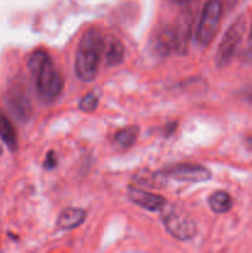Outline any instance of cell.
Segmentation results:
<instances>
[{
    "instance_id": "obj_1",
    "label": "cell",
    "mask_w": 252,
    "mask_h": 253,
    "mask_svg": "<svg viewBox=\"0 0 252 253\" xmlns=\"http://www.w3.org/2000/svg\"><path fill=\"white\" fill-rule=\"evenodd\" d=\"M35 79L37 94L44 103H52L61 95L64 82L53 62L43 49H37L27 62Z\"/></svg>"
},
{
    "instance_id": "obj_2",
    "label": "cell",
    "mask_w": 252,
    "mask_h": 253,
    "mask_svg": "<svg viewBox=\"0 0 252 253\" xmlns=\"http://www.w3.org/2000/svg\"><path fill=\"white\" fill-rule=\"evenodd\" d=\"M105 39L96 29H89L84 32L76 52L74 71L82 82L95 79L99 69L101 54L104 53Z\"/></svg>"
},
{
    "instance_id": "obj_3",
    "label": "cell",
    "mask_w": 252,
    "mask_h": 253,
    "mask_svg": "<svg viewBox=\"0 0 252 253\" xmlns=\"http://www.w3.org/2000/svg\"><path fill=\"white\" fill-rule=\"evenodd\" d=\"M162 220L168 234L179 241H187L195 236L197 225L194 220L178 208L165 204L162 208Z\"/></svg>"
},
{
    "instance_id": "obj_4",
    "label": "cell",
    "mask_w": 252,
    "mask_h": 253,
    "mask_svg": "<svg viewBox=\"0 0 252 253\" xmlns=\"http://www.w3.org/2000/svg\"><path fill=\"white\" fill-rule=\"evenodd\" d=\"M246 31V20L244 16H240L236 21L231 24V26L226 30L224 37L220 41L217 51L215 53V64L219 68L229 66L230 62L234 58L237 48L241 44Z\"/></svg>"
},
{
    "instance_id": "obj_5",
    "label": "cell",
    "mask_w": 252,
    "mask_h": 253,
    "mask_svg": "<svg viewBox=\"0 0 252 253\" xmlns=\"http://www.w3.org/2000/svg\"><path fill=\"white\" fill-rule=\"evenodd\" d=\"M224 4L221 0H209L204 5L197 30V40L202 46L207 47L214 40L219 30Z\"/></svg>"
},
{
    "instance_id": "obj_6",
    "label": "cell",
    "mask_w": 252,
    "mask_h": 253,
    "mask_svg": "<svg viewBox=\"0 0 252 253\" xmlns=\"http://www.w3.org/2000/svg\"><path fill=\"white\" fill-rule=\"evenodd\" d=\"M162 175L178 182L200 183L211 179V172L207 167L193 163H180L163 169Z\"/></svg>"
},
{
    "instance_id": "obj_7",
    "label": "cell",
    "mask_w": 252,
    "mask_h": 253,
    "mask_svg": "<svg viewBox=\"0 0 252 253\" xmlns=\"http://www.w3.org/2000/svg\"><path fill=\"white\" fill-rule=\"evenodd\" d=\"M128 199L136 204L137 207L142 208V209L148 210V211H158L162 210L165 207L166 199L158 194H153V193L146 192V190L138 189V188H128Z\"/></svg>"
},
{
    "instance_id": "obj_8",
    "label": "cell",
    "mask_w": 252,
    "mask_h": 253,
    "mask_svg": "<svg viewBox=\"0 0 252 253\" xmlns=\"http://www.w3.org/2000/svg\"><path fill=\"white\" fill-rule=\"evenodd\" d=\"M192 17L184 16L180 20L175 21L172 26L173 39H174V52L183 54L187 52L188 41L190 39V31H192Z\"/></svg>"
},
{
    "instance_id": "obj_9",
    "label": "cell",
    "mask_w": 252,
    "mask_h": 253,
    "mask_svg": "<svg viewBox=\"0 0 252 253\" xmlns=\"http://www.w3.org/2000/svg\"><path fill=\"white\" fill-rule=\"evenodd\" d=\"M6 103L9 105L10 111L20 120H26L31 113V105H30L29 98H26L25 93L20 89L11 91L7 95Z\"/></svg>"
},
{
    "instance_id": "obj_10",
    "label": "cell",
    "mask_w": 252,
    "mask_h": 253,
    "mask_svg": "<svg viewBox=\"0 0 252 253\" xmlns=\"http://www.w3.org/2000/svg\"><path fill=\"white\" fill-rule=\"evenodd\" d=\"M85 219V210L81 209V208L71 207L62 210V211L59 212L56 224L61 230H72L81 226Z\"/></svg>"
},
{
    "instance_id": "obj_11",
    "label": "cell",
    "mask_w": 252,
    "mask_h": 253,
    "mask_svg": "<svg viewBox=\"0 0 252 253\" xmlns=\"http://www.w3.org/2000/svg\"><path fill=\"white\" fill-rule=\"evenodd\" d=\"M104 54L109 67L119 66L125 57V47L120 40L110 37L104 41Z\"/></svg>"
},
{
    "instance_id": "obj_12",
    "label": "cell",
    "mask_w": 252,
    "mask_h": 253,
    "mask_svg": "<svg viewBox=\"0 0 252 253\" xmlns=\"http://www.w3.org/2000/svg\"><path fill=\"white\" fill-rule=\"evenodd\" d=\"M0 138L10 151L17 150V132L10 119L0 110Z\"/></svg>"
},
{
    "instance_id": "obj_13",
    "label": "cell",
    "mask_w": 252,
    "mask_h": 253,
    "mask_svg": "<svg viewBox=\"0 0 252 253\" xmlns=\"http://www.w3.org/2000/svg\"><path fill=\"white\" fill-rule=\"evenodd\" d=\"M209 207L215 214H225V212L230 211L232 209V198L229 193L224 192V190H217V192L212 193L209 197Z\"/></svg>"
},
{
    "instance_id": "obj_14",
    "label": "cell",
    "mask_w": 252,
    "mask_h": 253,
    "mask_svg": "<svg viewBox=\"0 0 252 253\" xmlns=\"http://www.w3.org/2000/svg\"><path fill=\"white\" fill-rule=\"evenodd\" d=\"M138 132H140L138 126H128V127L118 131L114 136V140H115V143L119 147L123 148V150H127L136 142L138 137Z\"/></svg>"
},
{
    "instance_id": "obj_15",
    "label": "cell",
    "mask_w": 252,
    "mask_h": 253,
    "mask_svg": "<svg viewBox=\"0 0 252 253\" xmlns=\"http://www.w3.org/2000/svg\"><path fill=\"white\" fill-rule=\"evenodd\" d=\"M99 104V95L96 93H88L79 101V109L84 113H93Z\"/></svg>"
},
{
    "instance_id": "obj_16",
    "label": "cell",
    "mask_w": 252,
    "mask_h": 253,
    "mask_svg": "<svg viewBox=\"0 0 252 253\" xmlns=\"http://www.w3.org/2000/svg\"><path fill=\"white\" fill-rule=\"evenodd\" d=\"M241 62L244 64H247V66H252V44L242 52Z\"/></svg>"
},
{
    "instance_id": "obj_17",
    "label": "cell",
    "mask_w": 252,
    "mask_h": 253,
    "mask_svg": "<svg viewBox=\"0 0 252 253\" xmlns=\"http://www.w3.org/2000/svg\"><path fill=\"white\" fill-rule=\"evenodd\" d=\"M44 168H47V169H51V168L56 167L57 165V158L56 156H54L53 152H49L48 155L46 156V161H44Z\"/></svg>"
},
{
    "instance_id": "obj_18",
    "label": "cell",
    "mask_w": 252,
    "mask_h": 253,
    "mask_svg": "<svg viewBox=\"0 0 252 253\" xmlns=\"http://www.w3.org/2000/svg\"><path fill=\"white\" fill-rule=\"evenodd\" d=\"M170 1L175 2V4H188V2L194 1V0H170Z\"/></svg>"
},
{
    "instance_id": "obj_19",
    "label": "cell",
    "mask_w": 252,
    "mask_h": 253,
    "mask_svg": "<svg viewBox=\"0 0 252 253\" xmlns=\"http://www.w3.org/2000/svg\"><path fill=\"white\" fill-rule=\"evenodd\" d=\"M247 145H249V147L252 150V136L249 138V140H247Z\"/></svg>"
},
{
    "instance_id": "obj_20",
    "label": "cell",
    "mask_w": 252,
    "mask_h": 253,
    "mask_svg": "<svg viewBox=\"0 0 252 253\" xmlns=\"http://www.w3.org/2000/svg\"><path fill=\"white\" fill-rule=\"evenodd\" d=\"M229 1V4H235V2L237 1V0H227Z\"/></svg>"
},
{
    "instance_id": "obj_21",
    "label": "cell",
    "mask_w": 252,
    "mask_h": 253,
    "mask_svg": "<svg viewBox=\"0 0 252 253\" xmlns=\"http://www.w3.org/2000/svg\"><path fill=\"white\" fill-rule=\"evenodd\" d=\"M2 153V148H1V146H0V155H1Z\"/></svg>"
}]
</instances>
